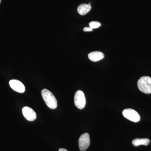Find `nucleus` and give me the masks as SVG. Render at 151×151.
Segmentation results:
<instances>
[{
	"mask_svg": "<svg viewBox=\"0 0 151 151\" xmlns=\"http://www.w3.org/2000/svg\"><path fill=\"white\" fill-rule=\"evenodd\" d=\"M42 96L47 107L51 109H55L58 106L57 101L53 94L48 89H42Z\"/></svg>",
	"mask_w": 151,
	"mask_h": 151,
	"instance_id": "f257e3e1",
	"label": "nucleus"
},
{
	"mask_svg": "<svg viewBox=\"0 0 151 151\" xmlns=\"http://www.w3.org/2000/svg\"><path fill=\"white\" fill-rule=\"evenodd\" d=\"M138 88L141 92L145 94L151 93V78L149 76L141 77L137 82Z\"/></svg>",
	"mask_w": 151,
	"mask_h": 151,
	"instance_id": "f03ea898",
	"label": "nucleus"
},
{
	"mask_svg": "<svg viewBox=\"0 0 151 151\" xmlns=\"http://www.w3.org/2000/svg\"><path fill=\"white\" fill-rule=\"evenodd\" d=\"M74 104L76 108L80 110L83 109L86 105V99L84 92L81 90L76 91L74 96Z\"/></svg>",
	"mask_w": 151,
	"mask_h": 151,
	"instance_id": "7ed1b4c3",
	"label": "nucleus"
},
{
	"mask_svg": "<svg viewBox=\"0 0 151 151\" xmlns=\"http://www.w3.org/2000/svg\"><path fill=\"white\" fill-rule=\"evenodd\" d=\"M123 116L126 119L134 122H138L140 120L141 117L139 113L133 109L128 108L123 111Z\"/></svg>",
	"mask_w": 151,
	"mask_h": 151,
	"instance_id": "20e7f679",
	"label": "nucleus"
},
{
	"mask_svg": "<svg viewBox=\"0 0 151 151\" xmlns=\"http://www.w3.org/2000/svg\"><path fill=\"white\" fill-rule=\"evenodd\" d=\"M90 137L88 133H84L80 136L78 139V146L81 151H86L90 145Z\"/></svg>",
	"mask_w": 151,
	"mask_h": 151,
	"instance_id": "39448f33",
	"label": "nucleus"
},
{
	"mask_svg": "<svg viewBox=\"0 0 151 151\" xmlns=\"http://www.w3.org/2000/svg\"><path fill=\"white\" fill-rule=\"evenodd\" d=\"M23 116L27 121L32 122L37 118L36 113L32 108L28 107H24L22 110Z\"/></svg>",
	"mask_w": 151,
	"mask_h": 151,
	"instance_id": "423d86ee",
	"label": "nucleus"
},
{
	"mask_svg": "<svg viewBox=\"0 0 151 151\" xmlns=\"http://www.w3.org/2000/svg\"><path fill=\"white\" fill-rule=\"evenodd\" d=\"M9 85L12 89L19 93H24L25 90L24 85L19 80L16 79L11 80L9 81Z\"/></svg>",
	"mask_w": 151,
	"mask_h": 151,
	"instance_id": "0eeeda50",
	"label": "nucleus"
},
{
	"mask_svg": "<svg viewBox=\"0 0 151 151\" xmlns=\"http://www.w3.org/2000/svg\"><path fill=\"white\" fill-rule=\"evenodd\" d=\"M105 55L100 51H94L90 52L88 55L89 59L93 62H97L103 59Z\"/></svg>",
	"mask_w": 151,
	"mask_h": 151,
	"instance_id": "6e6552de",
	"label": "nucleus"
},
{
	"mask_svg": "<svg viewBox=\"0 0 151 151\" xmlns=\"http://www.w3.org/2000/svg\"><path fill=\"white\" fill-rule=\"evenodd\" d=\"M91 6L87 4H81L78 6L77 11L78 14L81 15H85L91 10Z\"/></svg>",
	"mask_w": 151,
	"mask_h": 151,
	"instance_id": "1a4fd4ad",
	"label": "nucleus"
},
{
	"mask_svg": "<svg viewBox=\"0 0 151 151\" xmlns=\"http://www.w3.org/2000/svg\"><path fill=\"white\" fill-rule=\"evenodd\" d=\"M150 140L147 138L145 139H139L137 138L132 141V144L135 147H138L140 145L147 146L150 143Z\"/></svg>",
	"mask_w": 151,
	"mask_h": 151,
	"instance_id": "9d476101",
	"label": "nucleus"
},
{
	"mask_svg": "<svg viewBox=\"0 0 151 151\" xmlns=\"http://www.w3.org/2000/svg\"><path fill=\"white\" fill-rule=\"evenodd\" d=\"M89 27L92 29H96L99 28L101 26V24L99 22L93 21L90 22L89 23Z\"/></svg>",
	"mask_w": 151,
	"mask_h": 151,
	"instance_id": "9b49d317",
	"label": "nucleus"
},
{
	"mask_svg": "<svg viewBox=\"0 0 151 151\" xmlns=\"http://www.w3.org/2000/svg\"><path fill=\"white\" fill-rule=\"evenodd\" d=\"M92 29L90 27H86L84 28V29H83V31L84 32H91L92 31Z\"/></svg>",
	"mask_w": 151,
	"mask_h": 151,
	"instance_id": "f8f14e48",
	"label": "nucleus"
},
{
	"mask_svg": "<svg viewBox=\"0 0 151 151\" xmlns=\"http://www.w3.org/2000/svg\"><path fill=\"white\" fill-rule=\"evenodd\" d=\"M59 151H68L67 150L64 148L59 149Z\"/></svg>",
	"mask_w": 151,
	"mask_h": 151,
	"instance_id": "ddd939ff",
	"label": "nucleus"
},
{
	"mask_svg": "<svg viewBox=\"0 0 151 151\" xmlns=\"http://www.w3.org/2000/svg\"><path fill=\"white\" fill-rule=\"evenodd\" d=\"M91 4V3H89V4H88L90 5V4Z\"/></svg>",
	"mask_w": 151,
	"mask_h": 151,
	"instance_id": "4468645a",
	"label": "nucleus"
},
{
	"mask_svg": "<svg viewBox=\"0 0 151 151\" xmlns=\"http://www.w3.org/2000/svg\"><path fill=\"white\" fill-rule=\"evenodd\" d=\"M1 0H0V4H1Z\"/></svg>",
	"mask_w": 151,
	"mask_h": 151,
	"instance_id": "2eb2a0df",
	"label": "nucleus"
}]
</instances>
